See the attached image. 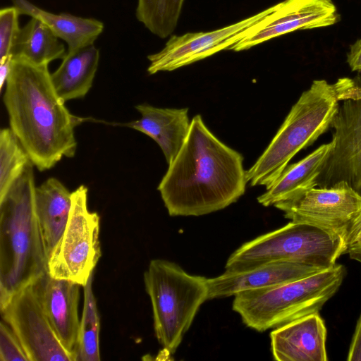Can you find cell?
Returning a JSON list of instances; mask_svg holds the SVG:
<instances>
[{
	"label": "cell",
	"mask_w": 361,
	"mask_h": 361,
	"mask_svg": "<svg viewBox=\"0 0 361 361\" xmlns=\"http://www.w3.org/2000/svg\"><path fill=\"white\" fill-rule=\"evenodd\" d=\"M0 311L30 361H73L52 329L32 284L13 295Z\"/></svg>",
	"instance_id": "cell-11"
},
{
	"label": "cell",
	"mask_w": 361,
	"mask_h": 361,
	"mask_svg": "<svg viewBox=\"0 0 361 361\" xmlns=\"http://www.w3.org/2000/svg\"><path fill=\"white\" fill-rule=\"evenodd\" d=\"M243 157L195 116L188 135L157 188L170 216H201L226 208L245 192Z\"/></svg>",
	"instance_id": "cell-1"
},
{
	"label": "cell",
	"mask_w": 361,
	"mask_h": 361,
	"mask_svg": "<svg viewBox=\"0 0 361 361\" xmlns=\"http://www.w3.org/2000/svg\"><path fill=\"white\" fill-rule=\"evenodd\" d=\"M276 8V5L240 22L207 32H189L173 35L159 52L147 56L150 63L147 72L152 75L160 71H171L197 62L242 39L245 31L257 23Z\"/></svg>",
	"instance_id": "cell-12"
},
{
	"label": "cell",
	"mask_w": 361,
	"mask_h": 361,
	"mask_svg": "<svg viewBox=\"0 0 361 361\" xmlns=\"http://www.w3.org/2000/svg\"><path fill=\"white\" fill-rule=\"evenodd\" d=\"M345 275V267L335 264L281 285L243 290L234 295L233 310L247 326L264 331L317 313L338 290Z\"/></svg>",
	"instance_id": "cell-5"
},
{
	"label": "cell",
	"mask_w": 361,
	"mask_h": 361,
	"mask_svg": "<svg viewBox=\"0 0 361 361\" xmlns=\"http://www.w3.org/2000/svg\"><path fill=\"white\" fill-rule=\"evenodd\" d=\"M99 61V51L94 44L66 52L59 68L51 73L53 85L64 102L87 94L92 87Z\"/></svg>",
	"instance_id": "cell-20"
},
{
	"label": "cell",
	"mask_w": 361,
	"mask_h": 361,
	"mask_svg": "<svg viewBox=\"0 0 361 361\" xmlns=\"http://www.w3.org/2000/svg\"><path fill=\"white\" fill-rule=\"evenodd\" d=\"M144 283L152 303L155 336L173 354L208 300V279L189 274L174 262L155 259L144 273Z\"/></svg>",
	"instance_id": "cell-6"
},
{
	"label": "cell",
	"mask_w": 361,
	"mask_h": 361,
	"mask_svg": "<svg viewBox=\"0 0 361 361\" xmlns=\"http://www.w3.org/2000/svg\"><path fill=\"white\" fill-rule=\"evenodd\" d=\"M4 103L10 128L39 171L74 157L75 128L89 118L73 115L58 95L48 65L12 58Z\"/></svg>",
	"instance_id": "cell-2"
},
{
	"label": "cell",
	"mask_w": 361,
	"mask_h": 361,
	"mask_svg": "<svg viewBox=\"0 0 361 361\" xmlns=\"http://www.w3.org/2000/svg\"><path fill=\"white\" fill-rule=\"evenodd\" d=\"M19 16L14 6L0 10V63L12 58L13 44L20 30Z\"/></svg>",
	"instance_id": "cell-26"
},
{
	"label": "cell",
	"mask_w": 361,
	"mask_h": 361,
	"mask_svg": "<svg viewBox=\"0 0 361 361\" xmlns=\"http://www.w3.org/2000/svg\"><path fill=\"white\" fill-rule=\"evenodd\" d=\"M345 253L355 260L361 262V212L350 226L345 235Z\"/></svg>",
	"instance_id": "cell-28"
},
{
	"label": "cell",
	"mask_w": 361,
	"mask_h": 361,
	"mask_svg": "<svg viewBox=\"0 0 361 361\" xmlns=\"http://www.w3.org/2000/svg\"><path fill=\"white\" fill-rule=\"evenodd\" d=\"M274 206L291 221L319 226L345 237L361 212V195L342 180L329 187H315Z\"/></svg>",
	"instance_id": "cell-9"
},
{
	"label": "cell",
	"mask_w": 361,
	"mask_h": 361,
	"mask_svg": "<svg viewBox=\"0 0 361 361\" xmlns=\"http://www.w3.org/2000/svg\"><path fill=\"white\" fill-rule=\"evenodd\" d=\"M36 295L52 329L75 361L80 326V286L45 274L32 283Z\"/></svg>",
	"instance_id": "cell-14"
},
{
	"label": "cell",
	"mask_w": 361,
	"mask_h": 361,
	"mask_svg": "<svg viewBox=\"0 0 361 361\" xmlns=\"http://www.w3.org/2000/svg\"><path fill=\"white\" fill-rule=\"evenodd\" d=\"M93 274L84 288L83 308L80 321L75 361H99L100 317L92 289Z\"/></svg>",
	"instance_id": "cell-23"
},
{
	"label": "cell",
	"mask_w": 361,
	"mask_h": 361,
	"mask_svg": "<svg viewBox=\"0 0 361 361\" xmlns=\"http://www.w3.org/2000/svg\"><path fill=\"white\" fill-rule=\"evenodd\" d=\"M344 236L319 226L291 221L246 242L228 258L225 270L242 271L273 262L328 269L345 253Z\"/></svg>",
	"instance_id": "cell-7"
},
{
	"label": "cell",
	"mask_w": 361,
	"mask_h": 361,
	"mask_svg": "<svg viewBox=\"0 0 361 361\" xmlns=\"http://www.w3.org/2000/svg\"><path fill=\"white\" fill-rule=\"evenodd\" d=\"M347 360L361 361V314L357 320Z\"/></svg>",
	"instance_id": "cell-29"
},
{
	"label": "cell",
	"mask_w": 361,
	"mask_h": 361,
	"mask_svg": "<svg viewBox=\"0 0 361 361\" xmlns=\"http://www.w3.org/2000/svg\"><path fill=\"white\" fill-rule=\"evenodd\" d=\"M72 192L57 178H49L35 189V209L48 259L68 223Z\"/></svg>",
	"instance_id": "cell-19"
},
{
	"label": "cell",
	"mask_w": 361,
	"mask_h": 361,
	"mask_svg": "<svg viewBox=\"0 0 361 361\" xmlns=\"http://www.w3.org/2000/svg\"><path fill=\"white\" fill-rule=\"evenodd\" d=\"M141 118L131 122L114 125L138 130L154 140L170 164L184 144L190 128L188 109L159 108L147 104L135 106Z\"/></svg>",
	"instance_id": "cell-17"
},
{
	"label": "cell",
	"mask_w": 361,
	"mask_h": 361,
	"mask_svg": "<svg viewBox=\"0 0 361 361\" xmlns=\"http://www.w3.org/2000/svg\"></svg>",
	"instance_id": "cell-32"
},
{
	"label": "cell",
	"mask_w": 361,
	"mask_h": 361,
	"mask_svg": "<svg viewBox=\"0 0 361 361\" xmlns=\"http://www.w3.org/2000/svg\"><path fill=\"white\" fill-rule=\"evenodd\" d=\"M334 145V141L331 140L300 161L288 165L267 191L257 197L258 202L269 207L317 187V178Z\"/></svg>",
	"instance_id": "cell-18"
},
{
	"label": "cell",
	"mask_w": 361,
	"mask_h": 361,
	"mask_svg": "<svg viewBox=\"0 0 361 361\" xmlns=\"http://www.w3.org/2000/svg\"><path fill=\"white\" fill-rule=\"evenodd\" d=\"M87 188L72 192V204L66 228L48 259L53 278L85 286L102 255L99 216L87 207Z\"/></svg>",
	"instance_id": "cell-8"
},
{
	"label": "cell",
	"mask_w": 361,
	"mask_h": 361,
	"mask_svg": "<svg viewBox=\"0 0 361 361\" xmlns=\"http://www.w3.org/2000/svg\"><path fill=\"white\" fill-rule=\"evenodd\" d=\"M20 15L35 17L45 23L73 51L94 44L103 32L104 24L94 18H86L68 13L55 14L44 11L28 0H12Z\"/></svg>",
	"instance_id": "cell-21"
},
{
	"label": "cell",
	"mask_w": 361,
	"mask_h": 361,
	"mask_svg": "<svg viewBox=\"0 0 361 361\" xmlns=\"http://www.w3.org/2000/svg\"><path fill=\"white\" fill-rule=\"evenodd\" d=\"M32 166L30 161L0 199V310L17 292L48 273Z\"/></svg>",
	"instance_id": "cell-3"
},
{
	"label": "cell",
	"mask_w": 361,
	"mask_h": 361,
	"mask_svg": "<svg viewBox=\"0 0 361 361\" xmlns=\"http://www.w3.org/2000/svg\"><path fill=\"white\" fill-rule=\"evenodd\" d=\"M31 161L11 128L0 131V199Z\"/></svg>",
	"instance_id": "cell-25"
},
{
	"label": "cell",
	"mask_w": 361,
	"mask_h": 361,
	"mask_svg": "<svg viewBox=\"0 0 361 361\" xmlns=\"http://www.w3.org/2000/svg\"><path fill=\"white\" fill-rule=\"evenodd\" d=\"M353 79L355 92L340 103L331 121L334 145L317 183L329 187L344 180L361 195V72Z\"/></svg>",
	"instance_id": "cell-10"
},
{
	"label": "cell",
	"mask_w": 361,
	"mask_h": 361,
	"mask_svg": "<svg viewBox=\"0 0 361 361\" xmlns=\"http://www.w3.org/2000/svg\"><path fill=\"white\" fill-rule=\"evenodd\" d=\"M12 58L0 63V90H1L6 84L11 70Z\"/></svg>",
	"instance_id": "cell-31"
},
{
	"label": "cell",
	"mask_w": 361,
	"mask_h": 361,
	"mask_svg": "<svg viewBox=\"0 0 361 361\" xmlns=\"http://www.w3.org/2000/svg\"><path fill=\"white\" fill-rule=\"evenodd\" d=\"M66 52L59 38L41 20L31 17L14 40L12 58L22 59L35 65H48L63 59Z\"/></svg>",
	"instance_id": "cell-22"
},
{
	"label": "cell",
	"mask_w": 361,
	"mask_h": 361,
	"mask_svg": "<svg viewBox=\"0 0 361 361\" xmlns=\"http://www.w3.org/2000/svg\"><path fill=\"white\" fill-rule=\"evenodd\" d=\"M30 361L23 347L11 326L0 322V361Z\"/></svg>",
	"instance_id": "cell-27"
},
{
	"label": "cell",
	"mask_w": 361,
	"mask_h": 361,
	"mask_svg": "<svg viewBox=\"0 0 361 361\" xmlns=\"http://www.w3.org/2000/svg\"><path fill=\"white\" fill-rule=\"evenodd\" d=\"M271 350L278 361H326V329L317 313L275 328L270 334Z\"/></svg>",
	"instance_id": "cell-15"
},
{
	"label": "cell",
	"mask_w": 361,
	"mask_h": 361,
	"mask_svg": "<svg viewBox=\"0 0 361 361\" xmlns=\"http://www.w3.org/2000/svg\"><path fill=\"white\" fill-rule=\"evenodd\" d=\"M184 0H137V19L152 34L166 38L176 27Z\"/></svg>",
	"instance_id": "cell-24"
},
{
	"label": "cell",
	"mask_w": 361,
	"mask_h": 361,
	"mask_svg": "<svg viewBox=\"0 0 361 361\" xmlns=\"http://www.w3.org/2000/svg\"><path fill=\"white\" fill-rule=\"evenodd\" d=\"M340 19L332 0H284L276 4L267 23L259 29L255 25L245 32L244 37L227 50L248 49L272 38L289 32L328 27Z\"/></svg>",
	"instance_id": "cell-13"
},
{
	"label": "cell",
	"mask_w": 361,
	"mask_h": 361,
	"mask_svg": "<svg viewBox=\"0 0 361 361\" xmlns=\"http://www.w3.org/2000/svg\"><path fill=\"white\" fill-rule=\"evenodd\" d=\"M347 62L353 71L361 72V39L350 47L347 54Z\"/></svg>",
	"instance_id": "cell-30"
},
{
	"label": "cell",
	"mask_w": 361,
	"mask_h": 361,
	"mask_svg": "<svg viewBox=\"0 0 361 361\" xmlns=\"http://www.w3.org/2000/svg\"><path fill=\"white\" fill-rule=\"evenodd\" d=\"M356 87L354 79L349 78L334 83L314 80L292 106L264 152L246 171L247 182L268 189L299 151L331 127L340 103L351 97Z\"/></svg>",
	"instance_id": "cell-4"
},
{
	"label": "cell",
	"mask_w": 361,
	"mask_h": 361,
	"mask_svg": "<svg viewBox=\"0 0 361 361\" xmlns=\"http://www.w3.org/2000/svg\"><path fill=\"white\" fill-rule=\"evenodd\" d=\"M291 262H273L242 271H228L208 279V300L226 298L247 290L265 288L302 279L323 270Z\"/></svg>",
	"instance_id": "cell-16"
}]
</instances>
